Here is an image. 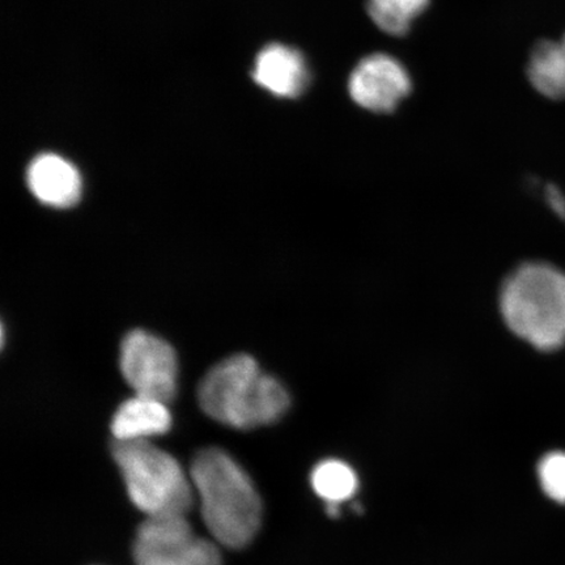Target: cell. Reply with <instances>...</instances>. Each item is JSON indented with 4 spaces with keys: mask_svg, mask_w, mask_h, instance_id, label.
Segmentation results:
<instances>
[{
    "mask_svg": "<svg viewBox=\"0 0 565 565\" xmlns=\"http://www.w3.org/2000/svg\"><path fill=\"white\" fill-rule=\"evenodd\" d=\"M253 77L273 95L294 98L306 90L310 75L300 52L286 45L271 44L257 56Z\"/></svg>",
    "mask_w": 565,
    "mask_h": 565,
    "instance_id": "obj_9",
    "label": "cell"
},
{
    "mask_svg": "<svg viewBox=\"0 0 565 565\" xmlns=\"http://www.w3.org/2000/svg\"><path fill=\"white\" fill-rule=\"evenodd\" d=\"M313 491L327 503L341 504L358 491L359 479L349 463L327 459L316 466L310 476Z\"/></svg>",
    "mask_w": 565,
    "mask_h": 565,
    "instance_id": "obj_12",
    "label": "cell"
},
{
    "mask_svg": "<svg viewBox=\"0 0 565 565\" xmlns=\"http://www.w3.org/2000/svg\"><path fill=\"white\" fill-rule=\"evenodd\" d=\"M28 188L41 203L70 209L81 201L82 175L70 161L54 153L35 158L26 172Z\"/></svg>",
    "mask_w": 565,
    "mask_h": 565,
    "instance_id": "obj_8",
    "label": "cell"
},
{
    "mask_svg": "<svg viewBox=\"0 0 565 565\" xmlns=\"http://www.w3.org/2000/svg\"><path fill=\"white\" fill-rule=\"evenodd\" d=\"M412 90L404 66L387 54H372L353 68L349 92L352 100L373 113H391Z\"/></svg>",
    "mask_w": 565,
    "mask_h": 565,
    "instance_id": "obj_7",
    "label": "cell"
},
{
    "mask_svg": "<svg viewBox=\"0 0 565 565\" xmlns=\"http://www.w3.org/2000/svg\"><path fill=\"white\" fill-rule=\"evenodd\" d=\"M119 369L136 395L167 405L175 398L179 362L164 339L145 330L131 331L121 343Z\"/></svg>",
    "mask_w": 565,
    "mask_h": 565,
    "instance_id": "obj_6",
    "label": "cell"
},
{
    "mask_svg": "<svg viewBox=\"0 0 565 565\" xmlns=\"http://www.w3.org/2000/svg\"><path fill=\"white\" fill-rule=\"evenodd\" d=\"M429 0H369L366 9L381 31L401 38L413 21L426 11Z\"/></svg>",
    "mask_w": 565,
    "mask_h": 565,
    "instance_id": "obj_13",
    "label": "cell"
},
{
    "mask_svg": "<svg viewBox=\"0 0 565 565\" xmlns=\"http://www.w3.org/2000/svg\"><path fill=\"white\" fill-rule=\"evenodd\" d=\"M543 196H545L550 210L565 222V194L562 192V189L550 183V185L545 186V190H543Z\"/></svg>",
    "mask_w": 565,
    "mask_h": 565,
    "instance_id": "obj_15",
    "label": "cell"
},
{
    "mask_svg": "<svg viewBox=\"0 0 565 565\" xmlns=\"http://www.w3.org/2000/svg\"><path fill=\"white\" fill-rule=\"evenodd\" d=\"M111 451L132 504L147 518L188 515L193 510L192 477L168 451L150 440H115Z\"/></svg>",
    "mask_w": 565,
    "mask_h": 565,
    "instance_id": "obj_4",
    "label": "cell"
},
{
    "mask_svg": "<svg viewBox=\"0 0 565 565\" xmlns=\"http://www.w3.org/2000/svg\"><path fill=\"white\" fill-rule=\"evenodd\" d=\"M498 312L508 331L542 353L565 345V271L545 260H526L501 281Z\"/></svg>",
    "mask_w": 565,
    "mask_h": 565,
    "instance_id": "obj_2",
    "label": "cell"
},
{
    "mask_svg": "<svg viewBox=\"0 0 565 565\" xmlns=\"http://www.w3.org/2000/svg\"><path fill=\"white\" fill-rule=\"evenodd\" d=\"M172 427L168 405L136 395L118 407L111 419V434L116 441H143L166 435Z\"/></svg>",
    "mask_w": 565,
    "mask_h": 565,
    "instance_id": "obj_10",
    "label": "cell"
},
{
    "mask_svg": "<svg viewBox=\"0 0 565 565\" xmlns=\"http://www.w3.org/2000/svg\"><path fill=\"white\" fill-rule=\"evenodd\" d=\"M536 472L543 492L556 503L565 504V451H550L543 456Z\"/></svg>",
    "mask_w": 565,
    "mask_h": 565,
    "instance_id": "obj_14",
    "label": "cell"
},
{
    "mask_svg": "<svg viewBox=\"0 0 565 565\" xmlns=\"http://www.w3.org/2000/svg\"><path fill=\"white\" fill-rule=\"evenodd\" d=\"M198 402L211 419L245 430L280 420L291 395L256 359L238 353L212 366L198 387Z\"/></svg>",
    "mask_w": 565,
    "mask_h": 565,
    "instance_id": "obj_3",
    "label": "cell"
},
{
    "mask_svg": "<svg viewBox=\"0 0 565 565\" xmlns=\"http://www.w3.org/2000/svg\"><path fill=\"white\" fill-rule=\"evenodd\" d=\"M136 565H222L215 541L198 536L188 515L147 518L134 542Z\"/></svg>",
    "mask_w": 565,
    "mask_h": 565,
    "instance_id": "obj_5",
    "label": "cell"
},
{
    "mask_svg": "<svg viewBox=\"0 0 565 565\" xmlns=\"http://www.w3.org/2000/svg\"><path fill=\"white\" fill-rule=\"evenodd\" d=\"M190 477L212 540L233 550L249 545L263 522V501L242 465L227 451L204 449L195 456Z\"/></svg>",
    "mask_w": 565,
    "mask_h": 565,
    "instance_id": "obj_1",
    "label": "cell"
},
{
    "mask_svg": "<svg viewBox=\"0 0 565 565\" xmlns=\"http://www.w3.org/2000/svg\"><path fill=\"white\" fill-rule=\"evenodd\" d=\"M527 79L536 92L554 102L565 100V34L561 40L541 41L527 61Z\"/></svg>",
    "mask_w": 565,
    "mask_h": 565,
    "instance_id": "obj_11",
    "label": "cell"
}]
</instances>
